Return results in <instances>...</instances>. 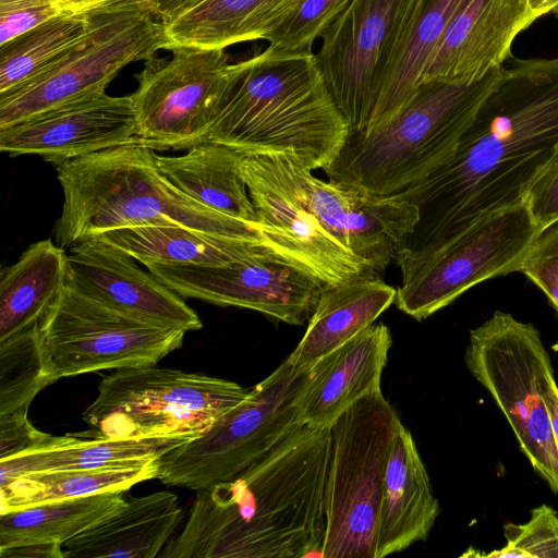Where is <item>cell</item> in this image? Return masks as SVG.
Segmentation results:
<instances>
[{"mask_svg":"<svg viewBox=\"0 0 558 558\" xmlns=\"http://www.w3.org/2000/svg\"><path fill=\"white\" fill-rule=\"evenodd\" d=\"M182 518L172 492L131 497L110 515L66 541L64 558L157 557Z\"/></svg>","mask_w":558,"mask_h":558,"instance_id":"obj_23","label":"cell"},{"mask_svg":"<svg viewBox=\"0 0 558 558\" xmlns=\"http://www.w3.org/2000/svg\"><path fill=\"white\" fill-rule=\"evenodd\" d=\"M186 332L123 313L68 283L38 323L41 349L57 380L157 365L182 345Z\"/></svg>","mask_w":558,"mask_h":558,"instance_id":"obj_11","label":"cell"},{"mask_svg":"<svg viewBox=\"0 0 558 558\" xmlns=\"http://www.w3.org/2000/svg\"><path fill=\"white\" fill-rule=\"evenodd\" d=\"M469 0H417L367 128L395 114L414 94L449 24Z\"/></svg>","mask_w":558,"mask_h":558,"instance_id":"obj_30","label":"cell"},{"mask_svg":"<svg viewBox=\"0 0 558 558\" xmlns=\"http://www.w3.org/2000/svg\"><path fill=\"white\" fill-rule=\"evenodd\" d=\"M529 4L537 20L548 12H554L558 7V0H529Z\"/></svg>","mask_w":558,"mask_h":558,"instance_id":"obj_45","label":"cell"},{"mask_svg":"<svg viewBox=\"0 0 558 558\" xmlns=\"http://www.w3.org/2000/svg\"><path fill=\"white\" fill-rule=\"evenodd\" d=\"M554 13H555V15H556V16H557V19H558V7L554 10Z\"/></svg>","mask_w":558,"mask_h":558,"instance_id":"obj_47","label":"cell"},{"mask_svg":"<svg viewBox=\"0 0 558 558\" xmlns=\"http://www.w3.org/2000/svg\"><path fill=\"white\" fill-rule=\"evenodd\" d=\"M84 14L62 13L0 45V94L33 80L86 32Z\"/></svg>","mask_w":558,"mask_h":558,"instance_id":"obj_33","label":"cell"},{"mask_svg":"<svg viewBox=\"0 0 558 558\" xmlns=\"http://www.w3.org/2000/svg\"><path fill=\"white\" fill-rule=\"evenodd\" d=\"M542 393L548 409L551 430L558 448V385L555 380L554 369L545 375Z\"/></svg>","mask_w":558,"mask_h":558,"instance_id":"obj_42","label":"cell"},{"mask_svg":"<svg viewBox=\"0 0 558 558\" xmlns=\"http://www.w3.org/2000/svg\"><path fill=\"white\" fill-rule=\"evenodd\" d=\"M146 61L131 94L140 143L189 149L206 142L223 95L230 58L222 48L177 47Z\"/></svg>","mask_w":558,"mask_h":558,"instance_id":"obj_13","label":"cell"},{"mask_svg":"<svg viewBox=\"0 0 558 558\" xmlns=\"http://www.w3.org/2000/svg\"><path fill=\"white\" fill-rule=\"evenodd\" d=\"M145 266L183 298L257 311L290 325L304 323L325 287L306 270L274 255L218 266Z\"/></svg>","mask_w":558,"mask_h":558,"instance_id":"obj_15","label":"cell"},{"mask_svg":"<svg viewBox=\"0 0 558 558\" xmlns=\"http://www.w3.org/2000/svg\"><path fill=\"white\" fill-rule=\"evenodd\" d=\"M518 271L545 294L558 315V221L538 232Z\"/></svg>","mask_w":558,"mask_h":558,"instance_id":"obj_37","label":"cell"},{"mask_svg":"<svg viewBox=\"0 0 558 558\" xmlns=\"http://www.w3.org/2000/svg\"><path fill=\"white\" fill-rule=\"evenodd\" d=\"M122 493H102L0 513V548L32 542L64 544L118 510Z\"/></svg>","mask_w":558,"mask_h":558,"instance_id":"obj_32","label":"cell"},{"mask_svg":"<svg viewBox=\"0 0 558 558\" xmlns=\"http://www.w3.org/2000/svg\"><path fill=\"white\" fill-rule=\"evenodd\" d=\"M56 381L41 349L38 324L0 341V414L28 411L38 392Z\"/></svg>","mask_w":558,"mask_h":558,"instance_id":"obj_34","label":"cell"},{"mask_svg":"<svg viewBox=\"0 0 558 558\" xmlns=\"http://www.w3.org/2000/svg\"><path fill=\"white\" fill-rule=\"evenodd\" d=\"M159 459L138 465L45 471L17 476L0 486V513L102 493H123L157 478Z\"/></svg>","mask_w":558,"mask_h":558,"instance_id":"obj_31","label":"cell"},{"mask_svg":"<svg viewBox=\"0 0 558 558\" xmlns=\"http://www.w3.org/2000/svg\"><path fill=\"white\" fill-rule=\"evenodd\" d=\"M202 1H204V0H181L179 8H178L177 12L174 13V15L179 14L180 12L191 9L192 7L196 5L197 3L202 2ZM173 16H171V17H173Z\"/></svg>","mask_w":558,"mask_h":558,"instance_id":"obj_46","label":"cell"},{"mask_svg":"<svg viewBox=\"0 0 558 558\" xmlns=\"http://www.w3.org/2000/svg\"><path fill=\"white\" fill-rule=\"evenodd\" d=\"M417 0H351L315 54L349 131L371 122Z\"/></svg>","mask_w":558,"mask_h":558,"instance_id":"obj_12","label":"cell"},{"mask_svg":"<svg viewBox=\"0 0 558 558\" xmlns=\"http://www.w3.org/2000/svg\"><path fill=\"white\" fill-rule=\"evenodd\" d=\"M506 545L490 553L465 556L486 558H558V514L547 505L535 507L530 519L504 526Z\"/></svg>","mask_w":558,"mask_h":558,"instance_id":"obj_36","label":"cell"},{"mask_svg":"<svg viewBox=\"0 0 558 558\" xmlns=\"http://www.w3.org/2000/svg\"><path fill=\"white\" fill-rule=\"evenodd\" d=\"M502 66L470 84L426 81L386 121L349 131L330 181L390 197L424 179L456 148L477 109L499 82Z\"/></svg>","mask_w":558,"mask_h":558,"instance_id":"obj_5","label":"cell"},{"mask_svg":"<svg viewBox=\"0 0 558 558\" xmlns=\"http://www.w3.org/2000/svg\"><path fill=\"white\" fill-rule=\"evenodd\" d=\"M303 0H204L161 21L166 50L177 47L222 48L266 39Z\"/></svg>","mask_w":558,"mask_h":558,"instance_id":"obj_25","label":"cell"},{"mask_svg":"<svg viewBox=\"0 0 558 558\" xmlns=\"http://www.w3.org/2000/svg\"><path fill=\"white\" fill-rule=\"evenodd\" d=\"M60 14L57 0H0V45Z\"/></svg>","mask_w":558,"mask_h":558,"instance_id":"obj_40","label":"cell"},{"mask_svg":"<svg viewBox=\"0 0 558 558\" xmlns=\"http://www.w3.org/2000/svg\"><path fill=\"white\" fill-rule=\"evenodd\" d=\"M290 172L314 216L344 247L381 274L402 241L412 233L417 208L395 197H380L355 186L325 182L287 151Z\"/></svg>","mask_w":558,"mask_h":558,"instance_id":"obj_16","label":"cell"},{"mask_svg":"<svg viewBox=\"0 0 558 558\" xmlns=\"http://www.w3.org/2000/svg\"><path fill=\"white\" fill-rule=\"evenodd\" d=\"M83 14L85 34L57 62L0 94V129L84 95L105 92L128 64L148 61L167 48L162 22L148 0H114Z\"/></svg>","mask_w":558,"mask_h":558,"instance_id":"obj_8","label":"cell"},{"mask_svg":"<svg viewBox=\"0 0 558 558\" xmlns=\"http://www.w3.org/2000/svg\"><path fill=\"white\" fill-rule=\"evenodd\" d=\"M68 254L50 239L0 272V341L40 322L66 283Z\"/></svg>","mask_w":558,"mask_h":558,"instance_id":"obj_28","label":"cell"},{"mask_svg":"<svg viewBox=\"0 0 558 558\" xmlns=\"http://www.w3.org/2000/svg\"><path fill=\"white\" fill-rule=\"evenodd\" d=\"M241 171L259 219L292 239L325 286L378 277L375 269L337 241L306 205L288 165L287 151L247 154Z\"/></svg>","mask_w":558,"mask_h":558,"instance_id":"obj_18","label":"cell"},{"mask_svg":"<svg viewBox=\"0 0 558 558\" xmlns=\"http://www.w3.org/2000/svg\"><path fill=\"white\" fill-rule=\"evenodd\" d=\"M185 438L110 439L64 435L51 447L0 460V486L31 473L138 465L185 444Z\"/></svg>","mask_w":558,"mask_h":558,"instance_id":"obj_29","label":"cell"},{"mask_svg":"<svg viewBox=\"0 0 558 558\" xmlns=\"http://www.w3.org/2000/svg\"><path fill=\"white\" fill-rule=\"evenodd\" d=\"M242 157L230 147L206 142L180 156L156 153V162L171 183L197 203L226 216L262 225L241 171Z\"/></svg>","mask_w":558,"mask_h":558,"instance_id":"obj_27","label":"cell"},{"mask_svg":"<svg viewBox=\"0 0 558 558\" xmlns=\"http://www.w3.org/2000/svg\"><path fill=\"white\" fill-rule=\"evenodd\" d=\"M541 230L523 203L484 217L402 280L395 304L416 320L427 318L470 288L518 271Z\"/></svg>","mask_w":558,"mask_h":558,"instance_id":"obj_14","label":"cell"},{"mask_svg":"<svg viewBox=\"0 0 558 558\" xmlns=\"http://www.w3.org/2000/svg\"><path fill=\"white\" fill-rule=\"evenodd\" d=\"M522 203L541 229L558 221V146L529 184Z\"/></svg>","mask_w":558,"mask_h":558,"instance_id":"obj_38","label":"cell"},{"mask_svg":"<svg viewBox=\"0 0 558 558\" xmlns=\"http://www.w3.org/2000/svg\"><path fill=\"white\" fill-rule=\"evenodd\" d=\"M153 11L160 21H166L174 15L181 0H148Z\"/></svg>","mask_w":558,"mask_h":558,"instance_id":"obj_44","label":"cell"},{"mask_svg":"<svg viewBox=\"0 0 558 558\" xmlns=\"http://www.w3.org/2000/svg\"><path fill=\"white\" fill-rule=\"evenodd\" d=\"M330 427L301 424L231 480L197 490L161 558L323 556Z\"/></svg>","mask_w":558,"mask_h":558,"instance_id":"obj_2","label":"cell"},{"mask_svg":"<svg viewBox=\"0 0 558 558\" xmlns=\"http://www.w3.org/2000/svg\"><path fill=\"white\" fill-rule=\"evenodd\" d=\"M59 9L65 14H81L100 4L114 0H57Z\"/></svg>","mask_w":558,"mask_h":558,"instance_id":"obj_43","label":"cell"},{"mask_svg":"<svg viewBox=\"0 0 558 558\" xmlns=\"http://www.w3.org/2000/svg\"><path fill=\"white\" fill-rule=\"evenodd\" d=\"M250 390L201 373L156 365L116 369L102 377L83 420L110 439L185 438L207 432Z\"/></svg>","mask_w":558,"mask_h":558,"instance_id":"obj_7","label":"cell"},{"mask_svg":"<svg viewBox=\"0 0 558 558\" xmlns=\"http://www.w3.org/2000/svg\"><path fill=\"white\" fill-rule=\"evenodd\" d=\"M464 363L511 426L533 470L558 497V448L542 393L554 369L537 328L496 311L470 330Z\"/></svg>","mask_w":558,"mask_h":558,"instance_id":"obj_9","label":"cell"},{"mask_svg":"<svg viewBox=\"0 0 558 558\" xmlns=\"http://www.w3.org/2000/svg\"><path fill=\"white\" fill-rule=\"evenodd\" d=\"M140 143L131 95L92 93L0 129V149L36 155L56 166L112 147Z\"/></svg>","mask_w":558,"mask_h":558,"instance_id":"obj_17","label":"cell"},{"mask_svg":"<svg viewBox=\"0 0 558 558\" xmlns=\"http://www.w3.org/2000/svg\"><path fill=\"white\" fill-rule=\"evenodd\" d=\"M89 238L126 253L143 265L157 263L218 266L259 255H274L287 260L278 252L260 243L215 235L181 226H136L109 230Z\"/></svg>","mask_w":558,"mask_h":558,"instance_id":"obj_26","label":"cell"},{"mask_svg":"<svg viewBox=\"0 0 558 558\" xmlns=\"http://www.w3.org/2000/svg\"><path fill=\"white\" fill-rule=\"evenodd\" d=\"M63 191L53 240L70 248L86 238L136 226H181L264 244L314 276L292 239L269 225L245 222L197 203L166 178L156 150L141 143L57 165Z\"/></svg>","mask_w":558,"mask_h":558,"instance_id":"obj_3","label":"cell"},{"mask_svg":"<svg viewBox=\"0 0 558 558\" xmlns=\"http://www.w3.org/2000/svg\"><path fill=\"white\" fill-rule=\"evenodd\" d=\"M1 558H64L63 544L32 542L0 548Z\"/></svg>","mask_w":558,"mask_h":558,"instance_id":"obj_41","label":"cell"},{"mask_svg":"<svg viewBox=\"0 0 558 558\" xmlns=\"http://www.w3.org/2000/svg\"><path fill=\"white\" fill-rule=\"evenodd\" d=\"M391 344L389 328L377 324L320 359L301 399L302 424L330 427L357 400L380 390Z\"/></svg>","mask_w":558,"mask_h":558,"instance_id":"obj_21","label":"cell"},{"mask_svg":"<svg viewBox=\"0 0 558 558\" xmlns=\"http://www.w3.org/2000/svg\"><path fill=\"white\" fill-rule=\"evenodd\" d=\"M69 250L66 283L82 293L148 322L185 331L203 327L183 296L142 270L126 253L94 238Z\"/></svg>","mask_w":558,"mask_h":558,"instance_id":"obj_19","label":"cell"},{"mask_svg":"<svg viewBox=\"0 0 558 558\" xmlns=\"http://www.w3.org/2000/svg\"><path fill=\"white\" fill-rule=\"evenodd\" d=\"M27 412L0 414V460L51 447L61 440L62 436L43 433L33 426Z\"/></svg>","mask_w":558,"mask_h":558,"instance_id":"obj_39","label":"cell"},{"mask_svg":"<svg viewBox=\"0 0 558 558\" xmlns=\"http://www.w3.org/2000/svg\"><path fill=\"white\" fill-rule=\"evenodd\" d=\"M535 20L529 0H469L446 29L421 83L482 80L502 66L517 35Z\"/></svg>","mask_w":558,"mask_h":558,"instance_id":"obj_20","label":"cell"},{"mask_svg":"<svg viewBox=\"0 0 558 558\" xmlns=\"http://www.w3.org/2000/svg\"><path fill=\"white\" fill-rule=\"evenodd\" d=\"M440 512L411 432L400 423L384 477L376 558L425 541Z\"/></svg>","mask_w":558,"mask_h":558,"instance_id":"obj_22","label":"cell"},{"mask_svg":"<svg viewBox=\"0 0 558 558\" xmlns=\"http://www.w3.org/2000/svg\"><path fill=\"white\" fill-rule=\"evenodd\" d=\"M400 423L380 389L331 424L322 558H376L384 477Z\"/></svg>","mask_w":558,"mask_h":558,"instance_id":"obj_6","label":"cell"},{"mask_svg":"<svg viewBox=\"0 0 558 558\" xmlns=\"http://www.w3.org/2000/svg\"><path fill=\"white\" fill-rule=\"evenodd\" d=\"M351 0H303L295 12L266 40L262 52L268 59L313 54V46L345 10Z\"/></svg>","mask_w":558,"mask_h":558,"instance_id":"obj_35","label":"cell"},{"mask_svg":"<svg viewBox=\"0 0 558 558\" xmlns=\"http://www.w3.org/2000/svg\"><path fill=\"white\" fill-rule=\"evenodd\" d=\"M558 146V58L514 59L456 148L424 179L390 196L417 222L399 246L402 279L478 220L521 204Z\"/></svg>","mask_w":558,"mask_h":558,"instance_id":"obj_1","label":"cell"},{"mask_svg":"<svg viewBox=\"0 0 558 558\" xmlns=\"http://www.w3.org/2000/svg\"><path fill=\"white\" fill-rule=\"evenodd\" d=\"M311 369L284 360L207 432L159 458L157 480L197 492L256 462L302 424L301 399Z\"/></svg>","mask_w":558,"mask_h":558,"instance_id":"obj_10","label":"cell"},{"mask_svg":"<svg viewBox=\"0 0 558 558\" xmlns=\"http://www.w3.org/2000/svg\"><path fill=\"white\" fill-rule=\"evenodd\" d=\"M348 133L315 53L287 59L259 53L230 64L206 142L243 155L289 151L314 170L335 160Z\"/></svg>","mask_w":558,"mask_h":558,"instance_id":"obj_4","label":"cell"},{"mask_svg":"<svg viewBox=\"0 0 558 558\" xmlns=\"http://www.w3.org/2000/svg\"><path fill=\"white\" fill-rule=\"evenodd\" d=\"M397 289L379 277L325 286L304 336L288 361L308 371L320 359L365 330L395 303Z\"/></svg>","mask_w":558,"mask_h":558,"instance_id":"obj_24","label":"cell"}]
</instances>
